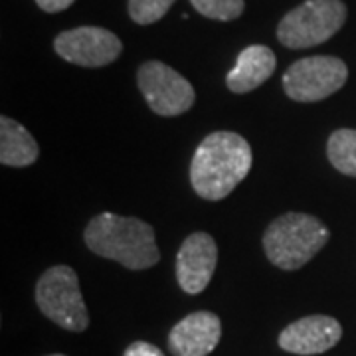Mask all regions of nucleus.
<instances>
[{
	"label": "nucleus",
	"instance_id": "nucleus-8",
	"mask_svg": "<svg viewBox=\"0 0 356 356\" xmlns=\"http://www.w3.org/2000/svg\"><path fill=\"white\" fill-rule=\"evenodd\" d=\"M54 50L70 64L81 67H103L121 56L123 44L113 32L97 26H79L65 30L54 40Z\"/></svg>",
	"mask_w": 356,
	"mask_h": 356
},
{
	"label": "nucleus",
	"instance_id": "nucleus-5",
	"mask_svg": "<svg viewBox=\"0 0 356 356\" xmlns=\"http://www.w3.org/2000/svg\"><path fill=\"white\" fill-rule=\"evenodd\" d=\"M346 22V6L341 0H307L283 16L277 38L291 50L313 48L332 38Z\"/></svg>",
	"mask_w": 356,
	"mask_h": 356
},
{
	"label": "nucleus",
	"instance_id": "nucleus-13",
	"mask_svg": "<svg viewBox=\"0 0 356 356\" xmlns=\"http://www.w3.org/2000/svg\"><path fill=\"white\" fill-rule=\"evenodd\" d=\"M40 156L36 139L20 123L2 115L0 117V163L4 166H30Z\"/></svg>",
	"mask_w": 356,
	"mask_h": 356
},
{
	"label": "nucleus",
	"instance_id": "nucleus-10",
	"mask_svg": "<svg viewBox=\"0 0 356 356\" xmlns=\"http://www.w3.org/2000/svg\"><path fill=\"white\" fill-rule=\"evenodd\" d=\"M343 339V327L329 315H309L285 327L280 334V346L285 353L311 356L323 355Z\"/></svg>",
	"mask_w": 356,
	"mask_h": 356
},
{
	"label": "nucleus",
	"instance_id": "nucleus-11",
	"mask_svg": "<svg viewBox=\"0 0 356 356\" xmlns=\"http://www.w3.org/2000/svg\"><path fill=\"white\" fill-rule=\"evenodd\" d=\"M222 339V323L210 311H196L178 321L168 332L172 356H208Z\"/></svg>",
	"mask_w": 356,
	"mask_h": 356
},
{
	"label": "nucleus",
	"instance_id": "nucleus-16",
	"mask_svg": "<svg viewBox=\"0 0 356 356\" xmlns=\"http://www.w3.org/2000/svg\"><path fill=\"white\" fill-rule=\"evenodd\" d=\"M177 0H129V16L140 26L159 22Z\"/></svg>",
	"mask_w": 356,
	"mask_h": 356
},
{
	"label": "nucleus",
	"instance_id": "nucleus-17",
	"mask_svg": "<svg viewBox=\"0 0 356 356\" xmlns=\"http://www.w3.org/2000/svg\"><path fill=\"white\" fill-rule=\"evenodd\" d=\"M123 356H165L163 350L159 346H154L151 343H145V341H137V343L129 344L127 350Z\"/></svg>",
	"mask_w": 356,
	"mask_h": 356
},
{
	"label": "nucleus",
	"instance_id": "nucleus-14",
	"mask_svg": "<svg viewBox=\"0 0 356 356\" xmlns=\"http://www.w3.org/2000/svg\"><path fill=\"white\" fill-rule=\"evenodd\" d=\"M331 165L346 177L356 178V129H339L327 143Z\"/></svg>",
	"mask_w": 356,
	"mask_h": 356
},
{
	"label": "nucleus",
	"instance_id": "nucleus-15",
	"mask_svg": "<svg viewBox=\"0 0 356 356\" xmlns=\"http://www.w3.org/2000/svg\"><path fill=\"white\" fill-rule=\"evenodd\" d=\"M191 2L202 16L222 22L240 18L245 8L243 0H191Z\"/></svg>",
	"mask_w": 356,
	"mask_h": 356
},
{
	"label": "nucleus",
	"instance_id": "nucleus-9",
	"mask_svg": "<svg viewBox=\"0 0 356 356\" xmlns=\"http://www.w3.org/2000/svg\"><path fill=\"white\" fill-rule=\"evenodd\" d=\"M218 264V245L206 232L191 234L177 254V280L188 295L202 293L214 277Z\"/></svg>",
	"mask_w": 356,
	"mask_h": 356
},
{
	"label": "nucleus",
	"instance_id": "nucleus-12",
	"mask_svg": "<svg viewBox=\"0 0 356 356\" xmlns=\"http://www.w3.org/2000/svg\"><path fill=\"white\" fill-rule=\"evenodd\" d=\"M275 65V54L267 46H248L245 50L240 51L236 65L226 76V86L234 93H250L273 76Z\"/></svg>",
	"mask_w": 356,
	"mask_h": 356
},
{
	"label": "nucleus",
	"instance_id": "nucleus-18",
	"mask_svg": "<svg viewBox=\"0 0 356 356\" xmlns=\"http://www.w3.org/2000/svg\"><path fill=\"white\" fill-rule=\"evenodd\" d=\"M76 0H36V4H38L40 8L44 10V13H62L65 8H70L72 4H74Z\"/></svg>",
	"mask_w": 356,
	"mask_h": 356
},
{
	"label": "nucleus",
	"instance_id": "nucleus-2",
	"mask_svg": "<svg viewBox=\"0 0 356 356\" xmlns=\"http://www.w3.org/2000/svg\"><path fill=\"white\" fill-rule=\"evenodd\" d=\"M83 240L95 255L140 271L159 264L161 252L151 224L139 218L103 212L89 220Z\"/></svg>",
	"mask_w": 356,
	"mask_h": 356
},
{
	"label": "nucleus",
	"instance_id": "nucleus-1",
	"mask_svg": "<svg viewBox=\"0 0 356 356\" xmlns=\"http://www.w3.org/2000/svg\"><path fill=\"white\" fill-rule=\"evenodd\" d=\"M252 147L242 135L216 131L198 145L191 163V182L204 200H222L248 177Z\"/></svg>",
	"mask_w": 356,
	"mask_h": 356
},
{
	"label": "nucleus",
	"instance_id": "nucleus-3",
	"mask_svg": "<svg viewBox=\"0 0 356 356\" xmlns=\"http://www.w3.org/2000/svg\"><path fill=\"white\" fill-rule=\"evenodd\" d=\"M329 228L311 214L289 212L275 218L264 234L267 259L280 269L297 271L329 242Z\"/></svg>",
	"mask_w": 356,
	"mask_h": 356
},
{
	"label": "nucleus",
	"instance_id": "nucleus-19",
	"mask_svg": "<svg viewBox=\"0 0 356 356\" xmlns=\"http://www.w3.org/2000/svg\"><path fill=\"white\" fill-rule=\"evenodd\" d=\"M48 356H65V355H48Z\"/></svg>",
	"mask_w": 356,
	"mask_h": 356
},
{
	"label": "nucleus",
	"instance_id": "nucleus-4",
	"mask_svg": "<svg viewBox=\"0 0 356 356\" xmlns=\"http://www.w3.org/2000/svg\"><path fill=\"white\" fill-rule=\"evenodd\" d=\"M36 303L40 311L64 331L83 332L89 327L88 307L72 267L54 266L42 273L36 283Z\"/></svg>",
	"mask_w": 356,
	"mask_h": 356
},
{
	"label": "nucleus",
	"instance_id": "nucleus-6",
	"mask_svg": "<svg viewBox=\"0 0 356 356\" xmlns=\"http://www.w3.org/2000/svg\"><path fill=\"white\" fill-rule=\"evenodd\" d=\"M346 77L348 67L341 58L311 56L289 65L283 74V89L293 102H321L343 88Z\"/></svg>",
	"mask_w": 356,
	"mask_h": 356
},
{
	"label": "nucleus",
	"instance_id": "nucleus-7",
	"mask_svg": "<svg viewBox=\"0 0 356 356\" xmlns=\"http://www.w3.org/2000/svg\"><path fill=\"white\" fill-rule=\"evenodd\" d=\"M137 83L145 102L156 115L177 117L194 105L196 95L191 81L163 62L151 60L140 65Z\"/></svg>",
	"mask_w": 356,
	"mask_h": 356
}]
</instances>
